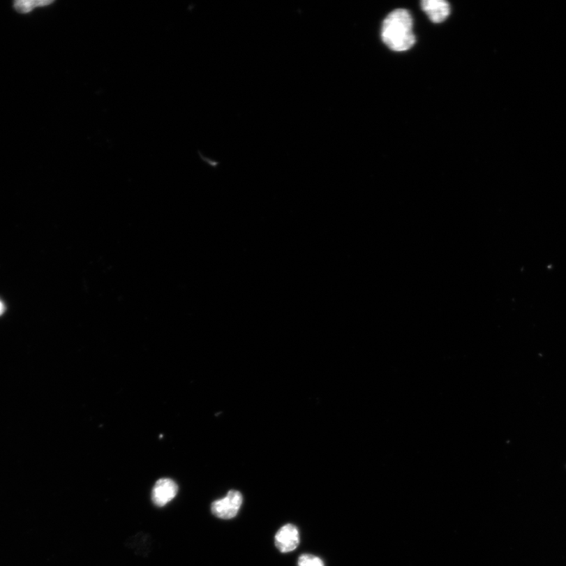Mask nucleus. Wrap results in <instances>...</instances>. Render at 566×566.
<instances>
[{
    "label": "nucleus",
    "mask_w": 566,
    "mask_h": 566,
    "mask_svg": "<svg viewBox=\"0 0 566 566\" xmlns=\"http://www.w3.org/2000/svg\"><path fill=\"white\" fill-rule=\"evenodd\" d=\"M5 308L3 304L0 301V315H2L4 312Z\"/></svg>",
    "instance_id": "6e6552de"
},
{
    "label": "nucleus",
    "mask_w": 566,
    "mask_h": 566,
    "mask_svg": "<svg viewBox=\"0 0 566 566\" xmlns=\"http://www.w3.org/2000/svg\"><path fill=\"white\" fill-rule=\"evenodd\" d=\"M242 501L244 498L239 491H229L225 498L211 503V513L221 519H232L238 514Z\"/></svg>",
    "instance_id": "f03ea898"
},
{
    "label": "nucleus",
    "mask_w": 566,
    "mask_h": 566,
    "mask_svg": "<svg viewBox=\"0 0 566 566\" xmlns=\"http://www.w3.org/2000/svg\"><path fill=\"white\" fill-rule=\"evenodd\" d=\"M177 484L170 478H161L152 490L151 499L155 506L163 507L170 502L178 493Z\"/></svg>",
    "instance_id": "7ed1b4c3"
},
{
    "label": "nucleus",
    "mask_w": 566,
    "mask_h": 566,
    "mask_svg": "<svg viewBox=\"0 0 566 566\" xmlns=\"http://www.w3.org/2000/svg\"><path fill=\"white\" fill-rule=\"evenodd\" d=\"M52 1H16L14 3V9L20 14H29L34 9L52 4Z\"/></svg>",
    "instance_id": "423d86ee"
},
{
    "label": "nucleus",
    "mask_w": 566,
    "mask_h": 566,
    "mask_svg": "<svg viewBox=\"0 0 566 566\" xmlns=\"http://www.w3.org/2000/svg\"><path fill=\"white\" fill-rule=\"evenodd\" d=\"M385 45L394 52H405L415 43L413 20L409 11L397 9L385 17L382 27Z\"/></svg>",
    "instance_id": "f257e3e1"
},
{
    "label": "nucleus",
    "mask_w": 566,
    "mask_h": 566,
    "mask_svg": "<svg viewBox=\"0 0 566 566\" xmlns=\"http://www.w3.org/2000/svg\"><path fill=\"white\" fill-rule=\"evenodd\" d=\"M423 11L430 17L433 23L445 22L450 15V6L445 0H423Z\"/></svg>",
    "instance_id": "39448f33"
},
{
    "label": "nucleus",
    "mask_w": 566,
    "mask_h": 566,
    "mask_svg": "<svg viewBox=\"0 0 566 566\" xmlns=\"http://www.w3.org/2000/svg\"><path fill=\"white\" fill-rule=\"evenodd\" d=\"M298 566H325L322 560L313 555H303L298 559Z\"/></svg>",
    "instance_id": "0eeeda50"
},
{
    "label": "nucleus",
    "mask_w": 566,
    "mask_h": 566,
    "mask_svg": "<svg viewBox=\"0 0 566 566\" xmlns=\"http://www.w3.org/2000/svg\"><path fill=\"white\" fill-rule=\"evenodd\" d=\"M275 543L278 551L282 553L295 551L300 543L298 528L292 524L284 526L276 533Z\"/></svg>",
    "instance_id": "20e7f679"
}]
</instances>
